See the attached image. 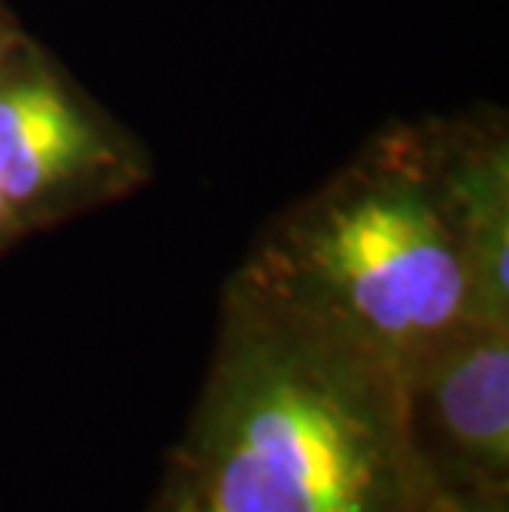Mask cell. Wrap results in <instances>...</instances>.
Here are the masks:
<instances>
[{
    "instance_id": "obj_7",
    "label": "cell",
    "mask_w": 509,
    "mask_h": 512,
    "mask_svg": "<svg viewBox=\"0 0 509 512\" xmlns=\"http://www.w3.org/2000/svg\"><path fill=\"white\" fill-rule=\"evenodd\" d=\"M7 209H10V199L4 195V189H0V225H4V219H7Z\"/></svg>"
},
{
    "instance_id": "obj_2",
    "label": "cell",
    "mask_w": 509,
    "mask_h": 512,
    "mask_svg": "<svg viewBox=\"0 0 509 512\" xmlns=\"http://www.w3.org/2000/svg\"><path fill=\"white\" fill-rule=\"evenodd\" d=\"M387 361L404 380L470 321L467 255L417 195H361L314 228L285 294Z\"/></svg>"
},
{
    "instance_id": "obj_3",
    "label": "cell",
    "mask_w": 509,
    "mask_h": 512,
    "mask_svg": "<svg viewBox=\"0 0 509 512\" xmlns=\"http://www.w3.org/2000/svg\"><path fill=\"white\" fill-rule=\"evenodd\" d=\"M410 397H424L453 483H506L509 337L506 324L470 318L417 364Z\"/></svg>"
},
{
    "instance_id": "obj_1",
    "label": "cell",
    "mask_w": 509,
    "mask_h": 512,
    "mask_svg": "<svg viewBox=\"0 0 509 512\" xmlns=\"http://www.w3.org/2000/svg\"><path fill=\"white\" fill-rule=\"evenodd\" d=\"M179 479L209 512H417L437 473L407 380L281 298L235 331Z\"/></svg>"
},
{
    "instance_id": "obj_6",
    "label": "cell",
    "mask_w": 509,
    "mask_h": 512,
    "mask_svg": "<svg viewBox=\"0 0 509 512\" xmlns=\"http://www.w3.org/2000/svg\"><path fill=\"white\" fill-rule=\"evenodd\" d=\"M156 512H209V509L199 503V496L186 486V479H176L169 486V493L159 499Z\"/></svg>"
},
{
    "instance_id": "obj_4",
    "label": "cell",
    "mask_w": 509,
    "mask_h": 512,
    "mask_svg": "<svg viewBox=\"0 0 509 512\" xmlns=\"http://www.w3.org/2000/svg\"><path fill=\"white\" fill-rule=\"evenodd\" d=\"M90 156V126L53 83L0 90V189L10 202L34 199Z\"/></svg>"
},
{
    "instance_id": "obj_5",
    "label": "cell",
    "mask_w": 509,
    "mask_h": 512,
    "mask_svg": "<svg viewBox=\"0 0 509 512\" xmlns=\"http://www.w3.org/2000/svg\"><path fill=\"white\" fill-rule=\"evenodd\" d=\"M417 512H509V483H453L437 476Z\"/></svg>"
}]
</instances>
